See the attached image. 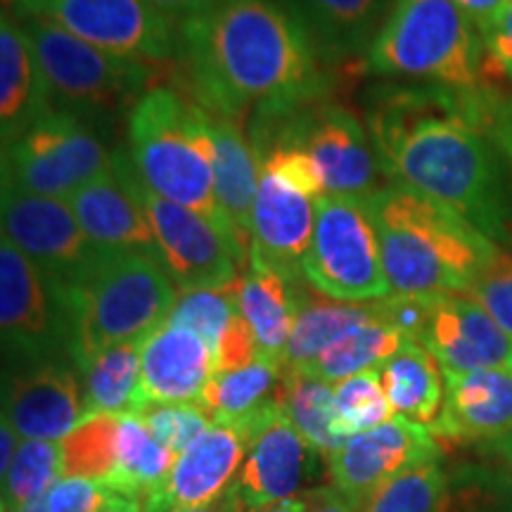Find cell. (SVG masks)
<instances>
[{
	"label": "cell",
	"mask_w": 512,
	"mask_h": 512,
	"mask_svg": "<svg viewBox=\"0 0 512 512\" xmlns=\"http://www.w3.org/2000/svg\"><path fill=\"white\" fill-rule=\"evenodd\" d=\"M368 126L384 176L456 209L496 245H512V166L477 126L465 93L382 86L370 95Z\"/></svg>",
	"instance_id": "obj_1"
},
{
	"label": "cell",
	"mask_w": 512,
	"mask_h": 512,
	"mask_svg": "<svg viewBox=\"0 0 512 512\" xmlns=\"http://www.w3.org/2000/svg\"><path fill=\"white\" fill-rule=\"evenodd\" d=\"M192 100L211 114L275 121L325 91L316 43L290 0H219L181 24Z\"/></svg>",
	"instance_id": "obj_2"
},
{
	"label": "cell",
	"mask_w": 512,
	"mask_h": 512,
	"mask_svg": "<svg viewBox=\"0 0 512 512\" xmlns=\"http://www.w3.org/2000/svg\"><path fill=\"white\" fill-rule=\"evenodd\" d=\"M366 202L392 294H467L501 252L456 209L408 185H382Z\"/></svg>",
	"instance_id": "obj_3"
},
{
	"label": "cell",
	"mask_w": 512,
	"mask_h": 512,
	"mask_svg": "<svg viewBox=\"0 0 512 512\" xmlns=\"http://www.w3.org/2000/svg\"><path fill=\"white\" fill-rule=\"evenodd\" d=\"M126 133L128 159L147 188L204 216L226 238L240 268L249 266V240L216 200L207 110L176 88L155 86L131 105Z\"/></svg>",
	"instance_id": "obj_4"
},
{
	"label": "cell",
	"mask_w": 512,
	"mask_h": 512,
	"mask_svg": "<svg viewBox=\"0 0 512 512\" xmlns=\"http://www.w3.org/2000/svg\"><path fill=\"white\" fill-rule=\"evenodd\" d=\"M69 313V356L86 366L105 349L140 342L174 309L178 290L159 254L105 252L79 283L62 292Z\"/></svg>",
	"instance_id": "obj_5"
},
{
	"label": "cell",
	"mask_w": 512,
	"mask_h": 512,
	"mask_svg": "<svg viewBox=\"0 0 512 512\" xmlns=\"http://www.w3.org/2000/svg\"><path fill=\"white\" fill-rule=\"evenodd\" d=\"M494 55L475 24L451 0H387L363 67L377 76L477 91Z\"/></svg>",
	"instance_id": "obj_6"
},
{
	"label": "cell",
	"mask_w": 512,
	"mask_h": 512,
	"mask_svg": "<svg viewBox=\"0 0 512 512\" xmlns=\"http://www.w3.org/2000/svg\"><path fill=\"white\" fill-rule=\"evenodd\" d=\"M302 275L318 294L344 304H373L392 294L366 197H318Z\"/></svg>",
	"instance_id": "obj_7"
},
{
	"label": "cell",
	"mask_w": 512,
	"mask_h": 512,
	"mask_svg": "<svg viewBox=\"0 0 512 512\" xmlns=\"http://www.w3.org/2000/svg\"><path fill=\"white\" fill-rule=\"evenodd\" d=\"M249 140L259 159L280 145L302 147L318 166L328 195L370 197L382 188L373 140L356 114L335 102L313 100L283 119L254 121Z\"/></svg>",
	"instance_id": "obj_8"
},
{
	"label": "cell",
	"mask_w": 512,
	"mask_h": 512,
	"mask_svg": "<svg viewBox=\"0 0 512 512\" xmlns=\"http://www.w3.org/2000/svg\"><path fill=\"white\" fill-rule=\"evenodd\" d=\"M15 17L27 31L50 91L74 107L72 112H105L114 105L136 102L155 88V64L95 48L48 19L19 12Z\"/></svg>",
	"instance_id": "obj_9"
},
{
	"label": "cell",
	"mask_w": 512,
	"mask_h": 512,
	"mask_svg": "<svg viewBox=\"0 0 512 512\" xmlns=\"http://www.w3.org/2000/svg\"><path fill=\"white\" fill-rule=\"evenodd\" d=\"M112 159L81 114L50 110L10 145H3V183L69 200L81 185L105 174Z\"/></svg>",
	"instance_id": "obj_10"
},
{
	"label": "cell",
	"mask_w": 512,
	"mask_h": 512,
	"mask_svg": "<svg viewBox=\"0 0 512 512\" xmlns=\"http://www.w3.org/2000/svg\"><path fill=\"white\" fill-rule=\"evenodd\" d=\"M19 15H34L95 48L128 60L164 64L181 57V24L145 0H10Z\"/></svg>",
	"instance_id": "obj_11"
},
{
	"label": "cell",
	"mask_w": 512,
	"mask_h": 512,
	"mask_svg": "<svg viewBox=\"0 0 512 512\" xmlns=\"http://www.w3.org/2000/svg\"><path fill=\"white\" fill-rule=\"evenodd\" d=\"M0 325L5 356L19 366L69 354L72 328L62 290L8 235L0 242Z\"/></svg>",
	"instance_id": "obj_12"
},
{
	"label": "cell",
	"mask_w": 512,
	"mask_h": 512,
	"mask_svg": "<svg viewBox=\"0 0 512 512\" xmlns=\"http://www.w3.org/2000/svg\"><path fill=\"white\" fill-rule=\"evenodd\" d=\"M247 439V456L233 486L247 510H259L283 498L299 496L318 475V460L325 458L313 448L283 411V403H268L238 422Z\"/></svg>",
	"instance_id": "obj_13"
},
{
	"label": "cell",
	"mask_w": 512,
	"mask_h": 512,
	"mask_svg": "<svg viewBox=\"0 0 512 512\" xmlns=\"http://www.w3.org/2000/svg\"><path fill=\"white\" fill-rule=\"evenodd\" d=\"M3 235L64 292L105 256L83 233L67 200L3 183Z\"/></svg>",
	"instance_id": "obj_14"
},
{
	"label": "cell",
	"mask_w": 512,
	"mask_h": 512,
	"mask_svg": "<svg viewBox=\"0 0 512 512\" xmlns=\"http://www.w3.org/2000/svg\"><path fill=\"white\" fill-rule=\"evenodd\" d=\"M133 183L155 233L159 259L178 290H223L240 280V264L226 238L204 216L166 200L143 183Z\"/></svg>",
	"instance_id": "obj_15"
},
{
	"label": "cell",
	"mask_w": 512,
	"mask_h": 512,
	"mask_svg": "<svg viewBox=\"0 0 512 512\" xmlns=\"http://www.w3.org/2000/svg\"><path fill=\"white\" fill-rule=\"evenodd\" d=\"M439 441L430 427L392 418L375 430L351 437L328 456V477L351 503H363L389 479L411 467L439 460Z\"/></svg>",
	"instance_id": "obj_16"
},
{
	"label": "cell",
	"mask_w": 512,
	"mask_h": 512,
	"mask_svg": "<svg viewBox=\"0 0 512 512\" xmlns=\"http://www.w3.org/2000/svg\"><path fill=\"white\" fill-rule=\"evenodd\" d=\"M444 373L508 368L512 337L470 294H434L418 337Z\"/></svg>",
	"instance_id": "obj_17"
},
{
	"label": "cell",
	"mask_w": 512,
	"mask_h": 512,
	"mask_svg": "<svg viewBox=\"0 0 512 512\" xmlns=\"http://www.w3.org/2000/svg\"><path fill=\"white\" fill-rule=\"evenodd\" d=\"M88 240L105 252H157L155 233L133 183V164L117 152L105 174L67 200Z\"/></svg>",
	"instance_id": "obj_18"
},
{
	"label": "cell",
	"mask_w": 512,
	"mask_h": 512,
	"mask_svg": "<svg viewBox=\"0 0 512 512\" xmlns=\"http://www.w3.org/2000/svg\"><path fill=\"white\" fill-rule=\"evenodd\" d=\"M3 415L19 439L62 441L83 420L79 377L60 358L19 366L5 380Z\"/></svg>",
	"instance_id": "obj_19"
},
{
	"label": "cell",
	"mask_w": 512,
	"mask_h": 512,
	"mask_svg": "<svg viewBox=\"0 0 512 512\" xmlns=\"http://www.w3.org/2000/svg\"><path fill=\"white\" fill-rule=\"evenodd\" d=\"M316 226V200L261 169L252 209L249 259L287 278H304L302 259Z\"/></svg>",
	"instance_id": "obj_20"
},
{
	"label": "cell",
	"mask_w": 512,
	"mask_h": 512,
	"mask_svg": "<svg viewBox=\"0 0 512 512\" xmlns=\"http://www.w3.org/2000/svg\"><path fill=\"white\" fill-rule=\"evenodd\" d=\"M444 380V406L439 418L430 425L437 441L472 444V441H501L512 434L510 368L444 373Z\"/></svg>",
	"instance_id": "obj_21"
},
{
	"label": "cell",
	"mask_w": 512,
	"mask_h": 512,
	"mask_svg": "<svg viewBox=\"0 0 512 512\" xmlns=\"http://www.w3.org/2000/svg\"><path fill=\"white\" fill-rule=\"evenodd\" d=\"M211 375H214V356L204 339L188 328L164 320L143 339L140 347L136 413L159 403L197 401Z\"/></svg>",
	"instance_id": "obj_22"
},
{
	"label": "cell",
	"mask_w": 512,
	"mask_h": 512,
	"mask_svg": "<svg viewBox=\"0 0 512 512\" xmlns=\"http://www.w3.org/2000/svg\"><path fill=\"white\" fill-rule=\"evenodd\" d=\"M247 456V439L238 427L211 422L195 444L176 458L169 482L157 498L169 512L211 503L233 486Z\"/></svg>",
	"instance_id": "obj_23"
},
{
	"label": "cell",
	"mask_w": 512,
	"mask_h": 512,
	"mask_svg": "<svg viewBox=\"0 0 512 512\" xmlns=\"http://www.w3.org/2000/svg\"><path fill=\"white\" fill-rule=\"evenodd\" d=\"M50 91L31 41L22 22L10 12L0 19V124L3 145L22 136L29 126L46 117L50 107Z\"/></svg>",
	"instance_id": "obj_24"
},
{
	"label": "cell",
	"mask_w": 512,
	"mask_h": 512,
	"mask_svg": "<svg viewBox=\"0 0 512 512\" xmlns=\"http://www.w3.org/2000/svg\"><path fill=\"white\" fill-rule=\"evenodd\" d=\"M304 278H287L249 259L238 280V313L252 330L259 358L283 368V356L297 318V294Z\"/></svg>",
	"instance_id": "obj_25"
},
{
	"label": "cell",
	"mask_w": 512,
	"mask_h": 512,
	"mask_svg": "<svg viewBox=\"0 0 512 512\" xmlns=\"http://www.w3.org/2000/svg\"><path fill=\"white\" fill-rule=\"evenodd\" d=\"M207 119L211 145H214L216 200L228 221L249 240L256 188L261 178V159L238 121L211 112H207Z\"/></svg>",
	"instance_id": "obj_26"
},
{
	"label": "cell",
	"mask_w": 512,
	"mask_h": 512,
	"mask_svg": "<svg viewBox=\"0 0 512 512\" xmlns=\"http://www.w3.org/2000/svg\"><path fill=\"white\" fill-rule=\"evenodd\" d=\"M297 15L328 60L368 53L380 29L387 0H290Z\"/></svg>",
	"instance_id": "obj_27"
},
{
	"label": "cell",
	"mask_w": 512,
	"mask_h": 512,
	"mask_svg": "<svg viewBox=\"0 0 512 512\" xmlns=\"http://www.w3.org/2000/svg\"><path fill=\"white\" fill-rule=\"evenodd\" d=\"M380 380L394 418L430 427L439 418L446 396L444 370L422 344L406 342L380 366Z\"/></svg>",
	"instance_id": "obj_28"
},
{
	"label": "cell",
	"mask_w": 512,
	"mask_h": 512,
	"mask_svg": "<svg viewBox=\"0 0 512 512\" xmlns=\"http://www.w3.org/2000/svg\"><path fill=\"white\" fill-rule=\"evenodd\" d=\"M309 287L311 285L306 280L299 287L297 318H294L290 342H287L283 356V368H309L339 337L375 316V302H335V299L323 297V294H313Z\"/></svg>",
	"instance_id": "obj_29"
},
{
	"label": "cell",
	"mask_w": 512,
	"mask_h": 512,
	"mask_svg": "<svg viewBox=\"0 0 512 512\" xmlns=\"http://www.w3.org/2000/svg\"><path fill=\"white\" fill-rule=\"evenodd\" d=\"M140 342L105 349L79 368L83 392V420L93 415L136 413L140 384Z\"/></svg>",
	"instance_id": "obj_30"
},
{
	"label": "cell",
	"mask_w": 512,
	"mask_h": 512,
	"mask_svg": "<svg viewBox=\"0 0 512 512\" xmlns=\"http://www.w3.org/2000/svg\"><path fill=\"white\" fill-rule=\"evenodd\" d=\"M280 403L297 432L325 458L347 444L337 427L335 384L320 380L306 370L283 368Z\"/></svg>",
	"instance_id": "obj_31"
},
{
	"label": "cell",
	"mask_w": 512,
	"mask_h": 512,
	"mask_svg": "<svg viewBox=\"0 0 512 512\" xmlns=\"http://www.w3.org/2000/svg\"><path fill=\"white\" fill-rule=\"evenodd\" d=\"M174 453L159 444L138 415H121L117 470L107 484L121 494L145 498L157 494L169 482L176 465Z\"/></svg>",
	"instance_id": "obj_32"
},
{
	"label": "cell",
	"mask_w": 512,
	"mask_h": 512,
	"mask_svg": "<svg viewBox=\"0 0 512 512\" xmlns=\"http://www.w3.org/2000/svg\"><path fill=\"white\" fill-rule=\"evenodd\" d=\"M403 342H406V337L380 316V309L375 304L373 318L339 337L304 370L320 377V380L337 384L347 377L380 368L384 361H389L401 349Z\"/></svg>",
	"instance_id": "obj_33"
},
{
	"label": "cell",
	"mask_w": 512,
	"mask_h": 512,
	"mask_svg": "<svg viewBox=\"0 0 512 512\" xmlns=\"http://www.w3.org/2000/svg\"><path fill=\"white\" fill-rule=\"evenodd\" d=\"M280 382H283V368L256 361L247 368L211 375L197 403L214 422L233 425L268 403L278 401Z\"/></svg>",
	"instance_id": "obj_34"
},
{
	"label": "cell",
	"mask_w": 512,
	"mask_h": 512,
	"mask_svg": "<svg viewBox=\"0 0 512 512\" xmlns=\"http://www.w3.org/2000/svg\"><path fill=\"white\" fill-rule=\"evenodd\" d=\"M119 415H93L81 420L60 441L62 477H86L110 482L117 470Z\"/></svg>",
	"instance_id": "obj_35"
},
{
	"label": "cell",
	"mask_w": 512,
	"mask_h": 512,
	"mask_svg": "<svg viewBox=\"0 0 512 512\" xmlns=\"http://www.w3.org/2000/svg\"><path fill=\"white\" fill-rule=\"evenodd\" d=\"M60 475V441L22 439L8 477L3 479V512H24L53 489Z\"/></svg>",
	"instance_id": "obj_36"
},
{
	"label": "cell",
	"mask_w": 512,
	"mask_h": 512,
	"mask_svg": "<svg viewBox=\"0 0 512 512\" xmlns=\"http://www.w3.org/2000/svg\"><path fill=\"white\" fill-rule=\"evenodd\" d=\"M446 498V475L432 460L384 482L361 512H444Z\"/></svg>",
	"instance_id": "obj_37"
},
{
	"label": "cell",
	"mask_w": 512,
	"mask_h": 512,
	"mask_svg": "<svg viewBox=\"0 0 512 512\" xmlns=\"http://www.w3.org/2000/svg\"><path fill=\"white\" fill-rule=\"evenodd\" d=\"M335 406L339 434L347 441L361 432L375 430V427L392 420L394 415L387 394H384L380 368L337 382Z\"/></svg>",
	"instance_id": "obj_38"
},
{
	"label": "cell",
	"mask_w": 512,
	"mask_h": 512,
	"mask_svg": "<svg viewBox=\"0 0 512 512\" xmlns=\"http://www.w3.org/2000/svg\"><path fill=\"white\" fill-rule=\"evenodd\" d=\"M238 316V283L223 290H183L166 323L181 325L204 339L214 354L230 320Z\"/></svg>",
	"instance_id": "obj_39"
},
{
	"label": "cell",
	"mask_w": 512,
	"mask_h": 512,
	"mask_svg": "<svg viewBox=\"0 0 512 512\" xmlns=\"http://www.w3.org/2000/svg\"><path fill=\"white\" fill-rule=\"evenodd\" d=\"M508 81L510 76L505 74L498 60H494L482 86L465 93V100L477 126L512 166V88Z\"/></svg>",
	"instance_id": "obj_40"
},
{
	"label": "cell",
	"mask_w": 512,
	"mask_h": 512,
	"mask_svg": "<svg viewBox=\"0 0 512 512\" xmlns=\"http://www.w3.org/2000/svg\"><path fill=\"white\" fill-rule=\"evenodd\" d=\"M136 415L145 422L147 430L155 434L159 444H164L174 456H181L214 422L197 401L145 406Z\"/></svg>",
	"instance_id": "obj_41"
},
{
	"label": "cell",
	"mask_w": 512,
	"mask_h": 512,
	"mask_svg": "<svg viewBox=\"0 0 512 512\" xmlns=\"http://www.w3.org/2000/svg\"><path fill=\"white\" fill-rule=\"evenodd\" d=\"M467 294L512 337V254L501 249Z\"/></svg>",
	"instance_id": "obj_42"
},
{
	"label": "cell",
	"mask_w": 512,
	"mask_h": 512,
	"mask_svg": "<svg viewBox=\"0 0 512 512\" xmlns=\"http://www.w3.org/2000/svg\"><path fill=\"white\" fill-rule=\"evenodd\" d=\"M261 169L271 171L273 176L280 178V181L292 185L294 190L304 192V195L313 197V200L325 195L323 178L318 174V166L313 164L311 155L302 150V147H273V150L261 159Z\"/></svg>",
	"instance_id": "obj_43"
},
{
	"label": "cell",
	"mask_w": 512,
	"mask_h": 512,
	"mask_svg": "<svg viewBox=\"0 0 512 512\" xmlns=\"http://www.w3.org/2000/svg\"><path fill=\"white\" fill-rule=\"evenodd\" d=\"M110 496L112 486L102 479L60 477L46 494V512H98Z\"/></svg>",
	"instance_id": "obj_44"
},
{
	"label": "cell",
	"mask_w": 512,
	"mask_h": 512,
	"mask_svg": "<svg viewBox=\"0 0 512 512\" xmlns=\"http://www.w3.org/2000/svg\"><path fill=\"white\" fill-rule=\"evenodd\" d=\"M211 356H214V375L247 368L252 366V363L261 361L256 339L240 313L230 320V325L226 328V332H223L221 342L216 344L214 354Z\"/></svg>",
	"instance_id": "obj_45"
},
{
	"label": "cell",
	"mask_w": 512,
	"mask_h": 512,
	"mask_svg": "<svg viewBox=\"0 0 512 512\" xmlns=\"http://www.w3.org/2000/svg\"><path fill=\"white\" fill-rule=\"evenodd\" d=\"M451 3L458 5V10L475 24V29L484 38L503 17L510 0H451Z\"/></svg>",
	"instance_id": "obj_46"
},
{
	"label": "cell",
	"mask_w": 512,
	"mask_h": 512,
	"mask_svg": "<svg viewBox=\"0 0 512 512\" xmlns=\"http://www.w3.org/2000/svg\"><path fill=\"white\" fill-rule=\"evenodd\" d=\"M484 43L512 81V0L508 8H505L503 17L498 19L496 27L484 36Z\"/></svg>",
	"instance_id": "obj_47"
},
{
	"label": "cell",
	"mask_w": 512,
	"mask_h": 512,
	"mask_svg": "<svg viewBox=\"0 0 512 512\" xmlns=\"http://www.w3.org/2000/svg\"><path fill=\"white\" fill-rule=\"evenodd\" d=\"M147 5H152L157 12H162L169 19H174L176 24L188 22V19L207 12L211 5H216L219 0H145Z\"/></svg>",
	"instance_id": "obj_48"
},
{
	"label": "cell",
	"mask_w": 512,
	"mask_h": 512,
	"mask_svg": "<svg viewBox=\"0 0 512 512\" xmlns=\"http://www.w3.org/2000/svg\"><path fill=\"white\" fill-rule=\"evenodd\" d=\"M309 512H361L358 505L349 501L342 491H337L335 486H320V489H311L309 494Z\"/></svg>",
	"instance_id": "obj_49"
},
{
	"label": "cell",
	"mask_w": 512,
	"mask_h": 512,
	"mask_svg": "<svg viewBox=\"0 0 512 512\" xmlns=\"http://www.w3.org/2000/svg\"><path fill=\"white\" fill-rule=\"evenodd\" d=\"M19 448V434L15 427L10 425V420L3 415V422H0V482L8 477L12 460L17 456Z\"/></svg>",
	"instance_id": "obj_50"
},
{
	"label": "cell",
	"mask_w": 512,
	"mask_h": 512,
	"mask_svg": "<svg viewBox=\"0 0 512 512\" xmlns=\"http://www.w3.org/2000/svg\"><path fill=\"white\" fill-rule=\"evenodd\" d=\"M174 512H249V510H247L245 501L240 498L238 489H235V486H230L226 494L214 498L211 503L195 505V508H181V510H174Z\"/></svg>",
	"instance_id": "obj_51"
},
{
	"label": "cell",
	"mask_w": 512,
	"mask_h": 512,
	"mask_svg": "<svg viewBox=\"0 0 512 512\" xmlns=\"http://www.w3.org/2000/svg\"><path fill=\"white\" fill-rule=\"evenodd\" d=\"M98 512H145V508H143V498L121 494V491L112 489L110 501L102 505Z\"/></svg>",
	"instance_id": "obj_52"
},
{
	"label": "cell",
	"mask_w": 512,
	"mask_h": 512,
	"mask_svg": "<svg viewBox=\"0 0 512 512\" xmlns=\"http://www.w3.org/2000/svg\"><path fill=\"white\" fill-rule=\"evenodd\" d=\"M252 512H309V498L306 496H292L283 498V501H275L264 508L252 510Z\"/></svg>",
	"instance_id": "obj_53"
},
{
	"label": "cell",
	"mask_w": 512,
	"mask_h": 512,
	"mask_svg": "<svg viewBox=\"0 0 512 512\" xmlns=\"http://www.w3.org/2000/svg\"><path fill=\"white\" fill-rule=\"evenodd\" d=\"M496 446H498V451L503 453L505 460H508L510 467H512V434H508V437L501 439V441H496Z\"/></svg>",
	"instance_id": "obj_54"
},
{
	"label": "cell",
	"mask_w": 512,
	"mask_h": 512,
	"mask_svg": "<svg viewBox=\"0 0 512 512\" xmlns=\"http://www.w3.org/2000/svg\"><path fill=\"white\" fill-rule=\"evenodd\" d=\"M24 512H46V496L38 498V501L31 503L29 508H24Z\"/></svg>",
	"instance_id": "obj_55"
},
{
	"label": "cell",
	"mask_w": 512,
	"mask_h": 512,
	"mask_svg": "<svg viewBox=\"0 0 512 512\" xmlns=\"http://www.w3.org/2000/svg\"><path fill=\"white\" fill-rule=\"evenodd\" d=\"M486 512H512V510H503L498 505H486Z\"/></svg>",
	"instance_id": "obj_56"
},
{
	"label": "cell",
	"mask_w": 512,
	"mask_h": 512,
	"mask_svg": "<svg viewBox=\"0 0 512 512\" xmlns=\"http://www.w3.org/2000/svg\"><path fill=\"white\" fill-rule=\"evenodd\" d=\"M508 368L512 370V354H510V363H508Z\"/></svg>",
	"instance_id": "obj_57"
}]
</instances>
